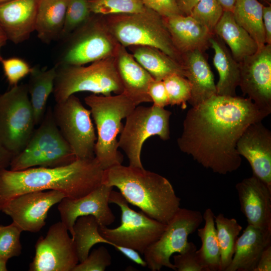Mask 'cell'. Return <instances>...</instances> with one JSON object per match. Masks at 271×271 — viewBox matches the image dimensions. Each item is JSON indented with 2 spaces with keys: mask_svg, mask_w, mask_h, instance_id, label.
<instances>
[{
  "mask_svg": "<svg viewBox=\"0 0 271 271\" xmlns=\"http://www.w3.org/2000/svg\"><path fill=\"white\" fill-rule=\"evenodd\" d=\"M270 112L248 98L216 94L188 110L178 146L204 168L226 175L241 166L236 144L245 130Z\"/></svg>",
  "mask_w": 271,
  "mask_h": 271,
  "instance_id": "6da1fadb",
  "label": "cell"
},
{
  "mask_svg": "<svg viewBox=\"0 0 271 271\" xmlns=\"http://www.w3.org/2000/svg\"><path fill=\"white\" fill-rule=\"evenodd\" d=\"M103 171L95 157L55 168L1 169L0 211L13 198L31 192L53 190L70 198L83 197L102 184Z\"/></svg>",
  "mask_w": 271,
  "mask_h": 271,
  "instance_id": "7a4b0ae2",
  "label": "cell"
},
{
  "mask_svg": "<svg viewBox=\"0 0 271 271\" xmlns=\"http://www.w3.org/2000/svg\"><path fill=\"white\" fill-rule=\"evenodd\" d=\"M102 184L116 187L128 203L166 225L180 208L169 181L144 168L113 166L103 171Z\"/></svg>",
  "mask_w": 271,
  "mask_h": 271,
  "instance_id": "3957f363",
  "label": "cell"
},
{
  "mask_svg": "<svg viewBox=\"0 0 271 271\" xmlns=\"http://www.w3.org/2000/svg\"><path fill=\"white\" fill-rule=\"evenodd\" d=\"M97 131L94 156L103 170L121 164L123 156L118 151L117 135L121 120L137 106L124 93L115 95L92 94L85 97Z\"/></svg>",
  "mask_w": 271,
  "mask_h": 271,
  "instance_id": "277c9868",
  "label": "cell"
},
{
  "mask_svg": "<svg viewBox=\"0 0 271 271\" xmlns=\"http://www.w3.org/2000/svg\"><path fill=\"white\" fill-rule=\"evenodd\" d=\"M102 17L120 45L125 48L136 45L154 47L182 64V56L173 44L164 18L156 12L146 8L137 13Z\"/></svg>",
  "mask_w": 271,
  "mask_h": 271,
  "instance_id": "5b68a950",
  "label": "cell"
},
{
  "mask_svg": "<svg viewBox=\"0 0 271 271\" xmlns=\"http://www.w3.org/2000/svg\"><path fill=\"white\" fill-rule=\"evenodd\" d=\"M56 65L57 74L52 93L56 103L78 92L105 96L123 92L115 56L93 62L87 66Z\"/></svg>",
  "mask_w": 271,
  "mask_h": 271,
  "instance_id": "8992f818",
  "label": "cell"
},
{
  "mask_svg": "<svg viewBox=\"0 0 271 271\" xmlns=\"http://www.w3.org/2000/svg\"><path fill=\"white\" fill-rule=\"evenodd\" d=\"M76 157L54 120L52 108L47 107L38 128L28 143L14 156L10 167L13 171L41 167L55 168L69 165Z\"/></svg>",
  "mask_w": 271,
  "mask_h": 271,
  "instance_id": "52a82bcc",
  "label": "cell"
},
{
  "mask_svg": "<svg viewBox=\"0 0 271 271\" xmlns=\"http://www.w3.org/2000/svg\"><path fill=\"white\" fill-rule=\"evenodd\" d=\"M109 203L115 204L120 208L121 224L112 229L99 226L98 231L113 247L117 245L130 248L143 254L160 237L166 227V224L149 217L143 212L131 209L119 192L111 191Z\"/></svg>",
  "mask_w": 271,
  "mask_h": 271,
  "instance_id": "ba28073f",
  "label": "cell"
},
{
  "mask_svg": "<svg viewBox=\"0 0 271 271\" xmlns=\"http://www.w3.org/2000/svg\"><path fill=\"white\" fill-rule=\"evenodd\" d=\"M35 122L27 84L0 95V144L15 155L28 143Z\"/></svg>",
  "mask_w": 271,
  "mask_h": 271,
  "instance_id": "9c48e42d",
  "label": "cell"
},
{
  "mask_svg": "<svg viewBox=\"0 0 271 271\" xmlns=\"http://www.w3.org/2000/svg\"><path fill=\"white\" fill-rule=\"evenodd\" d=\"M172 112L164 107L136 106L125 118L118 147L129 160V166L143 168L141 154L143 145L150 137L158 136L163 141L170 139L169 121Z\"/></svg>",
  "mask_w": 271,
  "mask_h": 271,
  "instance_id": "30bf717a",
  "label": "cell"
},
{
  "mask_svg": "<svg viewBox=\"0 0 271 271\" xmlns=\"http://www.w3.org/2000/svg\"><path fill=\"white\" fill-rule=\"evenodd\" d=\"M74 32L57 65H84L115 56L120 45L106 27L101 15L90 17Z\"/></svg>",
  "mask_w": 271,
  "mask_h": 271,
  "instance_id": "8fae6325",
  "label": "cell"
},
{
  "mask_svg": "<svg viewBox=\"0 0 271 271\" xmlns=\"http://www.w3.org/2000/svg\"><path fill=\"white\" fill-rule=\"evenodd\" d=\"M52 112L57 127L76 159L94 158L97 136L90 110L73 94L65 100L57 102Z\"/></svg>",
  "mask_w": 271,
  "mask_h": 271,
  "instance_id": "7c38bea8",
  "label": "cell"
},
{
  "mask_svg": "<svg viewBox=\"0 0 271 271\" xmlns=\"http://www.w3.org/2000/svg\"><path fill=\"white\" fill-rule=\"evenodd\" d=\"M203 221L200 211L180 208L167 224L160 237L143 253L147 266L152 271H159L163 266L176 270L170 261L171 256L185 250L189 235L198 229Z\"/></svg>",
  "mask_w": 271,
  "mask_h": 271,
  "instance_id": "4fadbf2b",
  "label": "cell"
},
{
  "mask_svg": "<svg viewBox=\"0 0 271 271\" xmlns=\"http://www.w3.org/2000/svg\"><path fill=\"white\" fill-rule=\"evenodd\" d=\"M68 231L61 221L52 224L46 236L37 240L29 270L72 271L79 259L74 240Z\"/></svg>",
  "mask_w": 271,
  "mask_h": 271,
  "instance_id": "5bb4252c",
  "label": "cell"
},
{
  "mask_svg": "<svg viewBox=\"0 0 271 271\" xmlns=\"http://www.w3.org/2000/svg\"><path fill=\"white\" fill-rule=\"evenodd\" d=\"M65 197L59 191H38L23 194L10 201L2 211L23 231L39 232L46 224L50 209Z\"/></svg>",
  "mask_w": 271,
  "mask_h": 271,
  "instance_id": "9a60e30c",
  "label": "cell"
},
{
  "mask_svg": "<svg viewBox=\"0 0 271 271\" xmlns=\"http://www.w3.org/2000/svg\"><path fill=\"white\" fill-rule=\"evenodd\" d=\"M239 63V86L259 108L271 111V44H265Z\"/></svg>",
  "mask_w": 271,
  "mask_h": 271,
  "instance_id": "2e32d148",
  "label": "cell"
},
{
  "mask_svg": "<svg viewBox=\"0 0 271 271\" xmlns=\"http://www.w3.org/2000/svg\"><path fill=\"white\" fill-rule=\"evenodd\" d=\"M113 188V186L102 184L83 197L76 199L64 197L59 203L61 221L71 237L73 225L79 217L92 215L99 226H108L114 221L115 217L109 206V197Z\"/></svg>",
  "mask_w": 271,
  "mask_h": 271,
  "instance_id": "e0dca14e",
  "label": "cell"
},
{
  "mask_svg": "<svg viewBox=\"0 0 271 271\" xmlns=\"http://www.w3.org/2000/svg\"><path fill=\"white\" fill-rule=\"evenodd\" d=\"M240 156L249 163L252 175L271 188V132L261 121L249 125L236 144Z\"/></svg>",
  "mask_w": 271,
  "mask_h": 271,
  "instance_id": "ac0fdd59",
  "label": "cell"
},
{
  "mask_svg": "<svg viewBox=\"0 0 271 271\" xmlns=\"http://www.w3.org/2000/svg\"><path fill=\"white\" fill-rule=\"evenodd\" d=\"M248 225L271 231V188L252 175L235 185Z\"/></svg>",
  "mask_w": 271,
  "mask_h": 271,
  "instance_id": "d6986e66",
  "label": "cell"
},
{
  "mask_svg": "<svg viewBox=\"0 0 271 271\" xmlns=\"http://www.w3.org/2000/svg\"><path fill=\"white\" fill-rule=\"evenodd\" d=\"M39 0H11L0 4V26L7 40L19 44L35 31Z\"/></svg>",
  "mask_w": 271,
  "mask_h": 271,
  "instance_id": "ffe728a7",
  "label": "cell"
},
{
  "mask_svg": "<svg viewBox=\"0 0 271 271\" xmlns=\"http://www.w3.org/2000/svg\"><path fill=\"white\" fill-rule=\"evenodd\" d=\"M116 70L123 87V93L136 106L151 102L148 93L150 83L154 80L152 76L134 58L126 48L120 45L115 56Z\"/></svg>",
  "mask_w": 271,
  "mask_h": 271,
  "instance_id": "44dd1931",
  "label": "cell"
},
{
  "mask_svg": "<svg viewBox=\"0 0 271 271\" xmlns=\"http://www.w3.org/2000/svg\"><path fill=\"white\" fill-rule=\"evenodd\" d=\"M164 20L173 44L182 56L195 50L204 52L210 47L213 34L190 16L175 15Z\"/></svg>",
  "mask_w": 271,
  "mask_h": 271,
  "instance_id": "7402d4cb",
  "label": "cell"
},
{
  "mask_svg": "<svg viewBox=\"0 0 271 271\" xmlns=\"http://www.w3.org/2000/svg\"><path fill=\"white\" fill-rule=\"evenodd\" d=\"M185 77L191 85L189 102L196 106L216 94L213 74L204 52L195 50L182 55Z\"/></svg>",
  "mask_w": 271,
  "mask_h": 271,
  "instance_id": "603a6c76",
  "label": "cell"
},
{
  "mask_svg": "<svg viewBox=\"0 0 271 271\" xmlns=\"http://www.w3.org/2000/svg\"><path fill=\"white\" fill-rule=\"evenodd\" d=\"M270 244V231L247 225L236 240L231 261L225 271H254L262 251Z\"/></svg>",
  "mask_w": 271,
  "mask_h": 271,
  "instance_id": "cb8c5ba5",
  "label": "cell"
},
{
  "mask_svg": "<svg viewBox=\"0 0 271 271\" xmlns=\"http://www.w3.org/2000/svg\"><path fill=\"white\" fill-rule=\"evenodd\" d=\"M210 43L214 52L213 64L219 74V80L216 84V94L235 96L236 89L239 84V63L234 59L230 50L217 35H212Z\"/></svg>",
  "mask_w": 271,
  "mask_h": 271,
  "instance_id": "d4e9b609",
  "label": "cell"
},
{
  "mask_svg": "<svg viewBox=\"0 0 271 271\" xmlns=\"http://www.w3.org/2000/svg\"><path fill=\"white\" fill-rule=\"evenodd\" d=\"M214 34L228 46L232 56L238 62L254 54L258 49L256 42L236 22L231 11H224L214 29Z\"/></svg>",
  "mask_w": 271,
  "mask_h": 271,
  "instance_id": "484cf974",
  "label": "cell"
},
{
  "mask_svg": "<svg viewBox=\"0 0 271 271\" xmlns=\"http://www.w3.org/2000/svg\"><path fill=\"white\" fill-rule=\"evenodd\" d=\"M128 48L136 60L155 80H163L173 74L185 77L183 64L161 50L144 45L131 46Z\"/></svg>",
  "mask_w": 271,
  "mask_h": 271,
  "instance_id": "4316f807",
  "label": "cell"
},
{
  "mask_svg": "<svg viewBox=\"0 0 271 271\" xmlns=\"http://www.w3.org/2000/svg\"><path fill=\"white\" fill-rule=\"evenodd\" d=\"M68 0H39L35 31L43 42L60 37Z\"/></svg>",
  "mask_w": 271,
  "mask_h": 271,
  "instance_id": "83f0119b",
  "label": "cell"
},
{
  "mask_svg": "<svg viewBox=\"0 0 271 271\" xmlns=\"http://www.w3.org/2000/svg\"><path fill=\"white\" fill-rule=\"evenodd\" d=\"M56 74V65L50 69L38 66L32 67L27 85L36 125L40 124L46 112L48 99L53 93Z\"/></svg>",
  "mask_w": 271,
  "mask_h": 271,
  "instance_id": "f1b7e54d",
  "label": "cell"
},
{
  "mask_svg": "<svg viewBox=\"0 0 271 271\" xmlns=\"http://www.w3.org/2000/svg\"><path fill=\"white\" fill-rule=\"evenodd\" d=\"M214 214L210 208L203 214L204 226L197 229L202 245L197 250L199 258L205 271H220V252L214 221Z\"/></svg>",
  "mask_w": 271,
  "mask_h": 271,
  "instance_id": "f546056e",
  "label": "cell"
},
{
  "mask_svg": "<svg viewBox=\"0 0 271 271\" xmlns=\"http://www.w3.org/2000/svg\"><path fill=\"white\" fill-rule=\"evenodd\" d=\"M263 6L258 0H236L232 11L236 22L256 42L258 48L266 44L262 23Z\"/></svg>",
  "mask_w": 271,
  "mask_h": 271,
  "instance_id": "4dcf8cb0",
  "label": "cell"
},
{
  "mask_svg": "<svg viewBox=\"0 0 271 271\" xmlns=\"http://www.w3.org/2000/svg\"><path fill=\"white\" fill-rule=\"evenodd\" d=\"M99 224L92 215L79 217L73 227L74 240L79 262L84 261L88 256L92 247L98 243L112 245L111 242L103 238L99 233Z\"/></svg>",
  "mask_w": 271,
  "mask_h": 271,
  "instance_id": "1f68e13d",
  "label": "cell"
},
{
  "mask_svg": "<svg viewBox=\"0 0 271 271\" xmlns=\"http://www.w3.org/2000/svg\"><path fill=\"white\" fill-rule=\"evenodd\" d=\"M214 221L220 252V271H225L231 261L242 227L235 219L227 218L222 213L215 216Z\"/></svg>",
  "mask_w": 271,
  "mask_h": 271,
  "instance_id": "d6a6232c",
  "label": "cell"
},
{
  "mask_svg": "<svg viewBox=\"0 0 271 271\" xmlns=\"http://www.w3.org/2000/svg\"><path fill=\"white\" fill-rule=\"evenodd\" d=\"M89 5L91 14L102 16L137 13L146 8L140 0H89Z\"/></svg>",
  "mask_w": 271,
  "mask_h": 271,
  "instance_id": "836d02e7",
  "label": "cell"
},
{
  "mask_svg": "<svg viewBox=\"0 0 271 271\" xmlns=\"http://www.w3.org/2000/svg\"><path fill=\"white\" fill-rule=\"evenodd\" d=\"M89 0H68L60 36L65 38L85 24L91 17Z\"/></svg>",
  "mask_w": 271,
  "mask_h": 271,
  "instance_id": "e575fe53",
  "label": "cell"
},
{
  "mask_svg": "<svg viewBox=\"0 0 271 271\" xmlns=\"http://www.w3.org/2000/svg\"><path fill=\"white\" fill-rule=\"evenodd\" d=\"M223 12L218 0H201L194 7L190 16L214 34V29Z\"/></svg>",
  "mask_w": 271,
  "mask_h": 271,
  "instance_id": "d590c367",
  "label": "cell"
},
{
  "mask_svg": "<svg viewBox=\"0 0 271 271\" xmlns=\"http://www.w3.org/2000/svg\"><path fill=\"white\" fill-rule=\"evenodd\" d=\"M167 93L169 103L171 105H181L186 107V102L191 96V85L185 77L173 74L166 77L163 80Z\"/></svg>",
  "mask_w": 271,
  "mask_h": 271,
  "instance_id": "8d00e7d4",
  "label": "cell"
},
{
  "mask_svg": "<svg viewBox=\"0 0 271 271\" xmlns=\"http://www.w3.org/2000/svg\"><path fill=\"white\" fill-rule=\"evenodd\" d=\"M23 231L14 222L0 225V256L9 259L22 253L20 235Z\"/></svg>",
  "mask_w": 271,
  "mask_h": 271,
  "instance_id": "74e56055",
  "label": "cell"
},
{
  "mask_svg": "<svg viewBox=\"0 0 271 271\" xmlns=\"http://www.w3.org/2000/svg\"><path fill=\"white\" fill-rule=\"evenodd\" d=\"M111 263V256L103 246L93 249L82 262L78 263L72 271H104Z\"/></svg>",
  "mask_w": 271,
  "mask_h": 271,
  "instance_id": "f35d334b",
  "label": "cell"
},
{
  "mask_svg": "<svg viewBox=\"0 0 271 271\" xmlns=\"http://www.w3.org/2000/svg\"><path fill=\"white\" fill-rule=\"evenodd\" d=\"M1 63L7 81L12 86L18 85L20 81L29 75L32 69L26 61L18 57L3 58Z\"/></svg>",
  "mask_w": 271,
  "mask_h": 271,
  "instance_id": "ab89813d",
  "label": "cell"
},
{
  "mask_svg": "<svg viewBox=\"0 0 271 271\" xmlns=\"http://www.w3.org/2000/svg\"><path fill=\"white\" fill-rule=\"evenodd\" d=\"M174 265L178 271H205L197 253V247L188 242L185 250L173 256Z\"/></svg>",
  "mask_w": 271,
  "mask_h": 271,
  "instance_id": "60d3db41",
  "label": "cell"
},
{
  "mask_svg": "<svg viewBox=\"0 0 271 271\" xmlns=\"http://www.w3.org/2000/svg\"><path fill=\"white\" fill-rule=\"evenodd\" d=\"M140 1L145 7L156 12L164 18L182 15L175 0Z\"/></svg>",
  "mask_w": 271,
  "mask_h": 271,
  "instance_id": "b9f144b4",
  "label": "cell"
},
{
  "mask_svg": "<svg viewBox=\"0 0 271 271\" xmlns=\"http://www.w3.org/2000/svg\"><path fill=\"white\" fill-rule=\"evenodd\" d=\"M148 93L154 105L165 107L169 105L167 93L163 80L154 79L149 86Z\"/></svg>",
  "mask_w": 271,
  "mask_h": 271,
  "instance_id": "7bdbcfd3",
  "label": "cell"
},
{
  "mask_svg": "<svg viewBox=\"0 0 271 271\" xmlns=\"http://www.w3.org/2000/svg\"><path fill=\"white\" fill-rule=\"evenodd\" d=\"M262 23L266 44H271V5L262 8Z\"/></svg>",
  "mask_w": 271,
  "mask_h": 271,
  "instance_id": "ee69618b",
  "label": "cell"
},
{
  "mask_svg": "<svg viewBox=\"0 0 271 271\" xmlns=\"http://www.w3.org/2000/svg\"><path fill=\"white\" fill-rule=\"evenodd\" d=\"M115 249L121 253L125 257L142 266H147L146 261L140 255L139 252L130 248L117 245Z\"/></svg>",
  "mask_w": 271,
  "mask_h": 271,
  "instance_id": "f6af8a7d",
  "label": "cell"
},
{
  "mask_svg": "<svg viewBox=\"0 0 271 271\" xmlns=\"http://www.w3.org/2000/svg\"><path fill=\"white\" fill-rule=\"evenodd\" d=\"M271 270V244L262 251L254 271Z\"/></svg>",
  "mask_w": 271,
  "mask_h": 271,
  "instance_id": "bcb514c9",
  "label": "cell"
},
{
  "mask_svg": "<svg viewBox=\"0 0 271 271\" xmlns=\"http://www.w3.org/2000/svg\"><path fill=\"white\" fill-rule=\"evenodd\" d=\"M201 0H175L182 15L190 16L195 5Z\"/></svg>",
  "mask_w": 271,
  "mask_h": 271,
  "instance_id": "7dc6e473",
  "label": "cell"
},
{
  "mask_svg": "<svg viewBox=\"0 0 271 271\" xmlns=\"http://www.w3.org/2000/svg\"><path fill=\"white\" fill-rule=\"evenodd\" d=\"M15 155L0 144V170L10 167Z\"/></svg>",
  "mask_w": 271,
  "mask_h": 271,
  "instance_id": "c3c4849f",
  "label": "cell"
},
{
  "mask_svg": "<svg viewBox=\"0 0 271 271\" xmlns=\"http://www.w3.org/2000/svg\"><path fill=\"white\" fill-rule=\"evenodd\" d=\"M224 11H232L236 0H218Z\"/></svg>",
  "mask_w": 271,
  "mask_h": 271,
  "instance_id": "681fc988",
  "label": "cell"
},
{
  "mask_svg": "<svg viewBox=\"0 0 271 271\" xmlns=\"http://www.w3.org/2000/svg\"><path fill=\"white\" fill-rule=\"evenodd\" d=\"M8 259L0 256V271H7V263Z\"/></svg>",
  "mask_w": 271,
  "mask_h": 271,
  "instance_id": "f907efd6",
  "label": "cell"
},
{
  "mask_svg": "<svg viewBox=\"0 0 271 271\" xmlns=\"http://www.w3.org/2000/svg\"><path fill=\"white\" fill-rule=\"evenodd\" d=\"M7 38L3 32L2 29L0 26V42L1 41H7Z\"/></svg>",
  "mask_w": 271,
  "mask_h": 271,
  "instance_id": "816d5d0a",
  "label": "cell"
},
{
  "mask_svg": "<svg viewBox=\"0 0 271 271\" xmlns=\"http://www.w3.org/2000/svg\"><path fill=\"white\" fill-rule=\"evenodd\" d=\"M6 41H1L0 42V62L2 61L3 59V57L2 56L1 54V48L6 44Z\"/></svg>",
  "mask_w": 271,
  "mask_h": 271,
  "instance_id": "f5cc1de1",
  "label": "cell"
},
{
  "mask_svg": "<svg viewBox=\"0 0 271 271\" xmlns=\"http://www.w3.org/2000/svg\"><path fill=\"white\" fill-rule=\"evenodd\" d=\"M9 1H11V0H0V4L3 3L5 2Z\"/></svg>",
  "mask_w": 271,
  "mask_h": 271,
  "instance_id": "db71d44e",
  "label": "cell"
}]
</instances>
